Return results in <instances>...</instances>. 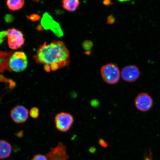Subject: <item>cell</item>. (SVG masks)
<instances>
[{
    "label": "cell",
    "mask_w": 160,
    "mask_h": 160,
    "mask_svg": "<svg viewBox=\"0 0 160 160\" xmlns=\"http://www.w3.org/2000/svg\"><path fill=\"white\" fill-rule=\"evenodd\" d=\"M74 119L71 113L62 112L57 114L55 117V123L56 128L63 132H67L72 126Z\"/></svg>",
    "instance_id": "cell-4"
},
{
    "label": "cell",
    "mask_w": 160,
    "mask_h": 160,
    "mask_svg": "<svg viewBox=\"0 0 160 160\" xmlns=\"http://www.w3.org/2000/svg\"><path fill=\"white\" fill-rule=\"evenodd\" d=\"M5 37L2 36L1 34H0V45L3 42V38Z\"/></svg>",
    "instance_id": "cell-27"
},
{
    "label": "cell",
    "mask_w": 160,
    "mask_h": 160,
    "mask_svg": "<svg viewBox=\"0 0 160 160\" xmlns=\"http://www.w3.org/2000/svg\"><path fill=\"white\" fill-rule=\"evenodd\" d=\"M16 135L18 138H21L23 136V132L22 131H19L16 134Z\"/></svg>",
    "instance_id": "cell-26"
},
{
    "label": "cell",
    "mask_w": 160,
    "mask_h": 160,
    "mask_svg": "<svg viewBox=\"0 0 160 160\" xmlns=\"http://www.w3.org/2000/svg\"><path fill=\"white\" fill-rule=\"evenodd\" d=\"M28 61L27 55L22 52H17L12 54L10 58L9 63L10 71L19 72L27 68Z\"/></svg>",
    "instance_id": "cell-3"
},
{
    "label": "cell",
    "mask_w": 160,
    "mask_h": 160,
    "mask_svg": "<svg viewBox=\"0 0 160 160\" xmlns=\"http://www.w3.org/2000/svg\"><path fill=\"white\" fill-rule=\"evenodd\" d=\"M9 88L12 89L15 88L16 86V83L15 81L11 79H10L9 82L8 83Z\"/></svg>",
    "instance_id": "cell-24"
},
{
    "label": "cell",
    "mask_w": 160,
    "mask_h": 160,
    "mask_svg": "<svg viewBox=\"0 0 160 160\" xmlns=\"http://www.w3.org/2000/svg\"><path fill=\"white\" fill-rule=\"evenodd\" d=\"M12 55V52L0 51V73L9 70V60Z\"/></svg>",
    "instance_id": "cell-12"
},
{
    "label": "cell",
    "mask_w": 160,
    "mask_h": 160,
    "mask_svg": "<svg viewBox=\"0 0 160 160\" xmlns=\"http://www.w3.org/2000/svg\"><path fill=\"white\" fill-rule=\"evenodd\" d=\"M10 80V79L7 78L3 75L0 74V82H1L9 83Z\"/></svg>",
    "instance_id": "cell-22"
},
{
    "label": "cell",
    "mask_w": 160,
    "mask_h": 160,
    "mask_svg": "<svg viewBox=\"0 0 160 160\" xmlns=\"http://www.w3.org/2000/svg\"><path fill=\"white\" fill-rule=\"evenodd\" d=\"M83 47L86 51H90L93 47L92 42L89 41H86L83 43Z\"/></svg>",
    "instance_id": "cell-16"
},
{
    "label": "cell",
    "mask_w": 160,
    "mask_h": 160,
    "mask_svg": "<svg viewBox=\"0 0 160 160\" xmlns=\"http://www.w3.org/2000/svg\"><path fill=\"white\" fill-rule=\"evenodd\" d=\"M152 154L151 150L148 152L146 153L144 156V160H152Z\"/></svg>",
    "instance_id": "cell-20"
},
{
    "label": "cell",
    "mask_w": 160,
    "mask_h": 160,
    "mask_svg": "<svg viewBox=\"0 0 160 160\" xmlns=\"http://www.w3.org/2000/svg\"><path fill=\"white\" fill-rule=\"evenodd\" d=\"M47 157L49 160H67L69 158L65 146L61 142H59L56 147L52 148Z\"/></svg>",
    "instance_id": "cell-10"
},
{
    "label": "cell",
    "mask_w": 160,
    "mask_h": 160,
    "mask_svg": "<svg viewBox=\"0 0 160 160\" xmlns=\"http://www.w3.org/2000/svg\"><path fill=\"white\" fill-rule=\"evenodd\" d=\"M80 2L78 0H64L62 1L63 8L70 12H75L78 8Z\"/></svg>",
    "instance_id": "cell-13"
},
{
    "label": "cell",
    "mask_w": 160,
    "mask_h": 160,
    "mask_svg": "<svg viewBox=\"0 0 160 160\" xmlns=\"http://www.w3.org/2000/svg\"><path fill=\"white\" fill-rule=\"evenodd\" d=\"M89 151L90 152H91L92 153L95 152V148H91L90 149Z\"/></svg>",
    "instance_id": "cell-28"
},
{
    "label": "cell",
    "mask_w": 160,
    "mask_h": 160,
    "mask_svg": "<svg viewBox=\"0 0 160 160\" xmlns=\"http://www.w3.org/2000/svg\"><path fill=\"white\" fill-rule=\"evenodd\" d=\"M6 4L9 9L12 11H17L23 7L25 1L23 0H9L6 2Z\"/></svg>",
    "instance_id": "cell-14"
},
{
    "label": "cell",
    "mask_w": 160,
    "mask_h": 160,
    "mask_svg": "<svg viewBox=\"0 0 160 160\" xmlns=\"http://www.w3.org/2000/svg\"><path fill=\"white\" fill-rule=\"evenodd\" d=\"M29 115L33 119H37L39 115V110L38 108L33 107L32 108L29 112Z\"/></svg>",
    "instance_id": "cell-15"
},
{
    "label": "cell",
    "mask_w": 160,
    "mask_h": 160,
    "mask_svg": "<svg viewBox=\"0 0 160 160\" xmlns=\"http://www.w3.org/2000/svg\"><path fill=\"white\" fill-rule=\"evenodd\" d=\"M27 18L32 21H39L40 19V16L38 15L32 14L27 16Z\"/></svg>",
    "instance_id": "cell-18"
},
{
    "label": "cell",
    "mask_w": 160,
    "mask_h": 160,
    "mask_svg": "<svg viewBox=\"0 0 160 160\" xmlns=\"http://www.w3.org/2000/svg\"><path fill=\"white\" fill-rule=\"evenodd\" d=\"M153 104V100L151 96L146 93L139 94L135 100V105L139 111L147 112L149 111Z\"/></svg>",
    "instance_id": "cell-7"
},
{
    "label": "cell",
    "mask_w": 160,
    "mask_h": 160,
    "mask_svg": "<svg viewBox=\"0 0 160 160\" xmlns=\"http://www.w3.org/2000/svg\"><path fill=\"white\" fill-rule=\"evenodd\" d=\"M10 116L15 123H22L28 118L29 111L24 106L17 105L11 110Z\"/></svg>",
    "instance_id": "cell-9"
},
{
    "label": "cell",
    "mask_w": 160,
    "mask_h": 160,
    "mask_svg": "<svg viewBox=\"0 0 160 160\" xmlns=\"http://www.w3.org/2000/svg\"><path fill=\"white\" fill-rule=\"evenodd\" d=\"M7 32L8 45L10 48L16 50L24 45L25 38L21 31L15 28H11L8 29Z\"/></svg>",
    "instance_id": "cell-5"
},
{
    "label": "cell",
    "mask_w": 160,
    "mask_h": 160,
    "mask_svg": "<svg viewBox=\"0 0 160 160\" xmlns=\"http://www.w3.org/2000/svg\"><path fill=\"white\" fill-rule=\"evenodd\" d=\"M141 75L139 68L135 65H130L122 69L121 76L122 79L128 82H133L139 78Z\"/></svg>",
    "instance_id": "cell-8"
},
{
    "label": "cell",
    "mask_w": 160,
    "mask_h": 160,
    "mask_svg": "<svg viewBox=\"0 0 160 160\" xmlns=\"http://www.w3.org/2000/svg\"><path fill=\"white\" fill-rule=\"evenodd\" d=\"M34 59L36 62L50 66L55 71L65 67L70 63V55L65 43L55 41L49 43L45 42L40 46Z\"/></svg>",
    "instance_id": "cell-1"
},
{
    "label": "cell",
    "mask_w": 160,
    "mask_h": 160,
    "mask_svg": "<svg viewBox=\"0 0 160 160\" xmlns=\"http://www.w3.org/2000/svg\"><path fill=\"white\" fill-rule=\"evenodd\" d=\"M103 4L105 6H109L113 4L112 2L111 1H105L103 2Z\"/></svg>",
    "instance_id": "cell-25"
},
{
    "label": "cell",
    "mask_w": 160,
    "mask_h": 160,
    "mask_svg": "<svg viewBox=\"0 0 160 160\" xmlns=\"http://www.w3.org/2000/svg\"><path fill=\"white\" fill-rule=\"evenodd\" d=\"M100 73L103 81L109 85H114L118 82L121 76L118 67L112 63H108L102 66Z\"/></svg>",
    "instance_id": "cell-2"
},
{
    "label": "cell",
    "mask_w": 160,
    "mask_h": 160,
    "mask_svg": "<svg viewBox=\"0 0 160 160\" xmlns=\"http://www.w3.org/2000/svg\"><path fill=\"white\" fill-rule=\"evenodd\" d=\"M99 145L104 148H107L108 145L107 142L103 139H100L99 141Z\"/></svg>",
    "instance_id": "cell-23"
},
{
    "label": "cell",
    "mask_w": 160,
    "mask_h": 160,
    "mask_svg": "<svg viewBox=\"0 0 160 160\" xmlns=\"http://www.w3.org/2000/svg\"><path fill=\"white\" fill-rule=\"evenodd\" d=\"M32 160H49L47 156L42 154L36 155Z\"/></svg>",
    "instance_id": "cell-17"
},
{
    "label": "cell",
    "mask_w": 160,
    "mask_h": 160,
    "mask_svg": "<svg viewBox=\"0 0 160 160\" xmlns=\"http://www.w3.org/2000/svg\"><path fill=\"white\" fill-rule=\"evenodd\" d=\"M12 147L11 144L4 140H0V159L7 158L11 155Z\"/></svg>",
    "instance_id": "cell-11"
},
{
    "label": "cell",
    "mask_w": 160,
    "mask_h": 160,
    "mask_svg": "<svg viewBox=\"0 0 160 160\" xmlns=\"http://www.w3.org/2000/svg\"><path fill=\"white\" fill-rule=\"evenodd\" d=\"M41 27L45 30H51L59 37L63 36V32L59 23L54 21L48 13L44 14L41 21Z\"/></svg>",
    "instance_id": "cell-6"
},
{
    "label": "cell",
    "mask_w": 160,
    "mask_h": 160,
    "mask_svg": "<svg viewBox=\"0 0 160 160\" xmlns=\"http://www.w3.org/2000/svg\"><path fill=\"white\" fill-rule=\"evenodd\" d=\"M14 19V17L11 14H7L5 16V21L8 23L12 22L13 21Z\"/></svg>",
    "instance_id": "cell-21"
},
{
    "label": "cell",
    "mask_w": 160,
    "mask_h": 160,
    "mask_svg": "<svg viewBox=\"0 0 160 160\" xmlns=\"http://www.w3.org/2000/svg\"><path fill=\"white\" fill-rule=\"evenodd\" d=\"M115 18L112 15H111L108 17L107 18V22L110 25L113 24L115 21Z\"/></svg>",
    "instance_id": "cell-19"
}]
</instances>
